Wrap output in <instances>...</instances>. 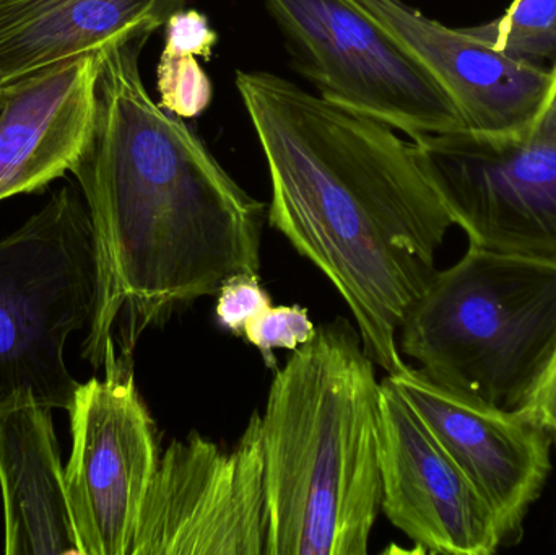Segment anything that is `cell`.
Returning <instances> with one entry per match:
<instances>
[{"label": "cell", "instance_id": "cell-1", "mask_svg": "<svg viewBox=\"0 0 556 555\" xmlns=\"http://www.w3.org/2000/svg\"><path fill=\"white\" fill-rule=\"evenodd\" d=\"M149 38L100 54L93 133L72 173L90 214L97 303L84 357L103 368L238 274H260L267 207L218 163L202 137L147 91Z\"/></svg>", "mask_w": 556, "mask_h": 555}, {"label": "cell", "instance_id": "cell-2", "mask_svg": "<svg viewBox=\"0 0 556 555\" xmlns=\"http://www.w3.org/2000/svg\"><path fill=\"white\" fill-rule=\"evenodd\" d=\"M273 185L267 218L345 300L368 357L405 367V316L453 227L412 142L270 72H237Z\"/></svg>", "mask_w": 556, "mask_h": 555}, {"label": "cell", "instance_id": "cell-3", "mask_svg": "<svg viewBox=\"0 0 556 555\" xmlns=\"http://www.w3.org/2000/svg\"><path fill=\"white\" fill-rule=\"evenodd\" d=\"M381 383L345 318L278 368L261 414L266 555H366L382 512Z\"/></svg>", "mask_w": 556, "mask_h": 555}, {"label": "cell", "instance_id": "cell-4", "mask_svg": "<svg viewBox=\"0 0 556 555\" xmlns=\"http://www.w3.org/2000/svg\"><path fill=\"white\" fill-rule=\"evenodd\" d=\"M401 335L433 380L521 409L556 351V261L469 247L434 274Z\"/></svg>", "mask_w": 556, "mask_h": 555}, {"label": "cell", "instance_id": "cell-5", "mask_svg": "<svg viewBox=\"0 0 556 555\" xmlns=\"http://www.w3.org/2000/svg\"><path fill=\"white\" fill-rule=\"evenodd\" d=\"M97 303V251L84 195L59 189L0 240V409L68 411L78 381L65 364Z\"/></svg>", "mask_w": 556, "mask_h": 555}, {"label": "cell", "instance_id": "cell-6", "mask_svg": "<svg viewBox=\"0 0 556 555\" xmlns=\"http://www.w3.org/2000/svg\"><path fill=\"white\" fill-rule=\"evenodd\" d=\"M294 65L319 97L375 117L412 140L466 129L425 65L353 0H264Z\"/></svg>", "mask_w": 556, "mask_h": 555}, {"label": "cell", "instance_id": "cell-7", "mask_svg": "<svg viewBox=\"0 0 556 555\" xmlns=\"http://www.w3.org/2000/svg\"><path fill=\"white\" fill-rule=\"evenodd\" d=\"M412 146L469 247L556 261V142L466 127Z\"/></svg>", "mask_w": 556, "mask_h": 555}, {"label": "cell", "instance_id": "cell-8", "mask_svg": "<svg viewBox=\"0 0 556 555\" xmlns=\"http://www.w3.org/2000/svg\"><path fill=\"white\" fill-rule=\"evenodd\" d=\"M104 377L78 384L65 468L78 555H130L159 468L160 433L140 396L134 364L104 357Z\"/></svg>", "mask_w": 556, "mask_h": 555}, {"label": "cell", "instance_id": "cell-9", "mask_svg": "<svg viewBox=\"0 0 556 555\" xmlns=\"http://www.w3.org/2000/svg\"><path fill=\"white\" fill-rule=\"evenodd\" d=\"M267 499L261 414L233 449L201 433L160 456L130 555H266Z\"/></svg>", "mask_w": 556, "mask_h": 555}, {"label": "cell", "instance_id": "cell-10", "mask_svg": "<svg viewBox=\"0 0 556 555\" xmlns=\"http://www.w3.org/2000/svg\"><path fill=\"white\" fill-rule=\"evenodd\" d=\"M382 514L421 553L490 555L505 538L489 505L384 378L379 403Z\"/></svg>", "mask_w": 556, "mask_h": 555}, {"label": "cell", "instance_id": "cell-11", "mask_svg": "<svg viewBox=\"0 0 556 555\" xmlns=\"http://www.w3.org/2000/svg\"><path fill=\"white\" fill-rule=\"evenodd\" d=\"M495 517L503 538L521 528L551 475V439L521 411L467 396L421 368L388 375Z\"/></svg>", "mask_w": 556, "mask_h": 555}, {"label": "cell", "instance_id": "cell-12", "mask_svg": "<svg viewBox=\"0 0 556 555\" xmlns=\"http://www.w3.org/2000/svg\"><path fill=\"white\" fill-rule=\"evenodd\" d=\"M395 36L441 85L467 129L503 134L532 126L551 71L498 51L467 28H450L402 0H353Z\"/></svg>", "mask_w": 556, "mask_h": 555}, {"label": "cell", "instance_id": "cell-13", "mask_svg": "<svg viewBox=\"0 0 556 555\" xmlns=\"http://www.w3.org/2000/svg\"><path fill=\"white\" fill-rule=\"evenodd\" d=\"M100 54L68 59L0 88V201L72 172L97 114Z\"/></svg>", "mask_w": 556, "mask_h": 555}, {"label": "cell", "instance_id": "cell-14", "mask_svg": "<svg viewBox=\"0 0 556 555\" xmlns=\"http://www.w3.org/2000/svg\"><path fill=\"white\" fill-rule=\"evenodd\" d=\"M189 0H0V88L81 55L150 38Z\"/></svg>", "mask_w": 556, "mask_h": 555}, {"label": "cell", "instance_id": "cell-15", "mask_svg": "<svg viewBox=\"0 0 556 555\" xmlns=\"http://www.w3.org/2000/svg\"><path fill=\"white\" fill-rule=\"evenodd\" d=\"M51 407L0 409L7 555H78Z\"/></svg>", "mask_w": 556, "mask_h": 555}, {"label": "cell", "instance_id": "cell-16", "mask_svg": "<svg viewBox=\"0 0 556 555\" xmlns=\"http://www.w3.org/2000/svg\"><path fill=\"white\" fill-rule=\"evenodd\" d=\"M467 31L522 61L555 62L556 0H515L500 18Z\"/></svg>", "mask_w": 556, "mask_h": 555}, {"label": "cell", "instance_id": "cell-17", "mask_svg": "<svg viewBox=\"0 0 556 555\" xmlns=\"http://www.w3.org/2000/svg\"><path fill=\"white\" fill-rule=\"evenodd\" d=\"M160 106L181 119L201 116L214 98L211 77L195 55L162 52L156 67Z\"/></svg>", "mask_w": 556, "mask_h": 555}, {"label": "cell", "instance_id": "cell-18", "mask_svg": "<svg viewBox=\"0 0 556 555\" xmlns=\"http://www.w3.org/2000/svg\"><path fill=\"white\" fill-rule=\"evenodd\" d=\"M316 328L304 306H270L244 328L243 338L260 351L266 367L277 371V349L296 351L313 339Z\"/></svg>", "mask_w": 556, "mask_h": 555}, {"label": "cell", "instance_id": "cell-19", "mask_svg": "<svg viewBox=\"0 0 556 555\" xmlns=\"http://www.w3.org/2000/svg\"><path fill=\"white\" fill-rule=\"evenodd\" d=\"M217 295L215 316L218 325L238 338H243L244 328L273 306V299L261 283L260 274L230 277Z\"/></svg>", "mask_w": 556, "mask_h": 555}, {"label": "cell", "instance_id": "cell-20", "mask_svg": "<svg viewBox=\"0 0 556 555\" xmlns=\"http://www.w3.org/2000/svg\"><path fill=\"white\" fill-rule=\"evenodd\" d=\"M165 28V54L195 55L205 62L214 58L218 35L207 16L194 9H182L169 16Z\"/></svg>", "mask_w": 556, "mask_h": 555}, {"label": "cell", "instance_id": "cell-21", "mask_svg": "<svg viewBox=\"0 0 556 555\" xmlns=\"http://www.w3.org/2000/svg\"><path fill=\"white\" fill-rule=\"evenodd\" d=\"M519 411L539 426L544 427L548 436H554L556 439V351L547 370L532 391L531 398Z\"/></svg>", "mask_w": 556, "mask_h": 555}, {"label": "cell", "instance_id": "cell-22", "mask_svg": "<svg viewBox=\"0 0 556 555\" xmlns=\"http://www.w3.org/2000/svg\"><path fill=\"white\" fill-rule=\"evenodd\" d=\"M529 130L541 139L556 142V61L551 68V87Z\"/></svg>", "mask_w": 556, "mask_h": 555}]
</instances>
